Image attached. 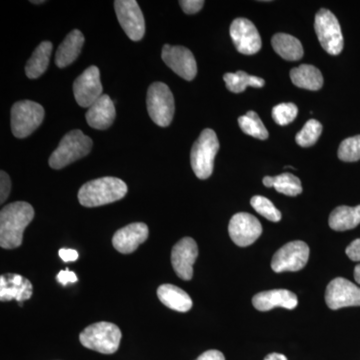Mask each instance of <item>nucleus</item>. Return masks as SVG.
Instances as JSON below:
<instances>
[{"label": "nucleus", "instance_id": "obj_28", "mask_svg": "<svg viewBox=\"0 0 360 360\" xmlns=\"http://www.w3.org/2000/svg\"><path fill=\"white\" fill-rule=\"evenodd\" d=\"M224 79L227 89L233 94H241L248 86L260 89L264 87L265 82L262 78L250 75L245 71H238L236 73H225Z\"/></svg>", "mask_w": 360, "mask_h": 360}, {"label": "nucleus", "instance_id": "obj_9", "mask_svg": "<svg viewBox=\"0 0 360 360\" xmlns=\"http://www.w3.org/2000/svg\"><path fill=\"white\" fill-rule=\"evenodd\" d=\"M309 245L303 241L286 243L272 258L271 269L277 274L302 270L309 262Z\"/></svg>", "mask_w": 360, "mask_h": 360}, {"label": "nucleus", "instance_id": "obj_33", "mask_svg": "<svg viewBox=\"0 0 360 360\" xmlns=\"http://www.w3.org/2000/svg\"><path fill=\"white\" fill-rule=\"evenodd\" d=\"M298 108L295 103H281L272 110V118L277 124L284 127L290 124L297 116Z\"/></svg>", "mask_w": 360, "mask_h": 360}, {"label": "nucleus", "instance_id": "obj_21", "mask_svg": "<svg viewBox=\"0 0 360 360\" xmlns=\"http://www.w3.org/2000/svg\"><path fill=\"white\" fill-rule=\"evenodd\" d=\"M84 37L82 32L75 30L68 33V37L59 45L56 54V65L59 68H65L77 60L84 44Z\"/></svg>", "mask_w": 360, "mask_h": 360}, {"label": "nucleus", "instance_id": "obj_18", "mask_svg": "<svg viewBox=\"0 0 360 360\" xmlns=\"http://www.w3.org/2000/svg\"><path fill=\"white\" fill-rule=\"evenodd\" d=\"M32 295V284L20 274H6L0 277V300L1 302L18 300V303L30 300Z\"/></svg>", "mask_w": 360, "mask_h": 360}, {"label": "nucleus", "instance_id": "obj_12", "mask_svg": "<svg viewBox=\"0 0 360 360\" xmlns=\"http://www.w3.org/2000/svg\"><path fill=\"white\" fill-rule=\"evenodd\" d=\"M229 233L236 245L246 248L255 243L262 236V224L250 213H236L229 221Z\"/></svg>", "mask_w": 360, "mask_h": 360}, {"label": "nucleus", "instance_id": "obj_22", "mask_svg": "<svg viewBox=\"0 0 360 360\" xmlns=\"http://www.w3.org/2000/svg\"><path fill=\"white\" fill-rule=\"evenodd\" d=\"M158 296L168 309L187 312L193 307V300L186 291L172 284H162L158 288Z\"/></svg>", "mask_w": 360, "mask_h": 360}, {"label": "nucleus", "instance_id": "obj_39", "mask_svg": "<svg viewBox=\"0 0 360 360\" xmlns=\"http://www.w3.org/2000/svg\"><path fill=\"white\" fill-rule=\"evenodd\" d=\"M196 360H225V357L224 354L219 350L212 349L201 354Z\"/></svg>", "mask_w": 360, "mask_h": 360}, {"label": "nucleus", "instance_id": "obj_10", "mask_svg": "<svg viewBox=\"0 0 360 360\" xmlns=\"http://www.w3.org/2000/svg\"><path fill=\"white\" fill-rule=\"evenodd\" d=\"M116 16L127 37L134 41L143 39L146 21L141 7L135 0H117L115 2Z\"/></svg>", "mask_w": 360, "mask_h": 360}, {"label": "nucleus", "instance_id": "obj_30", "mask_svg": "<svg viewBox=\"0 0 360 360\" xmlns=\"http://www.w3.org/2000/svg\"><path fill=\"white\" fill-rule=\"evenodd\" d=\"M322 132L321 123L315 120H310L305 123L303 129L296 134L295 141L302 148L314 146L319 141Z\"/></svg>", "mask_w": 360, "mask_h": 360}, {"label": "nucleus", "instance_id": "obj_37", "mask_svg": "<svg viewBox=\"0 0 360 360\" xmlns=\"http://www.w3.org/2000/svg\"><path fill=\"white\" fill-rule=\"evenodd\" d=\"M347 255L352 262H360V238L355 239L347 246Z\"/></svg>", "mask_w": 360, "mask_h": 360}, {"label": "nucleus", "instance_id": "obj_35", "mask_svg": "<svg viewBox=\"0 0 360 360\" xmlns=\"http://www.w3.org/2000/svg\"><path fill=\"white\" fill-rule=\"evenodd\" d=\"M180 6L186 14H195L205 6L202 0H181L179 1Z\"/></svg>", "mask_w": 360, "mask_h": 360}, {"label": "nucleus", "instance_id": "obj_4", "mask_svg": "<svg viewBox=\"0 0 360 360\" xmlns=\"http://www.w3.org/2000/svg\"><path fill=\"white\" fill-rule=\"evenodd\" d=\"M79 340L84 347L103 354L117 352L122 340V331L110 322H97L80 333Z\"/></svg>", "mask_w": 360, "mask_h": 360}, {"label": "nucleus", "instance_id": "obj_26", "mask_svg": "<svg viewBox=\"0 0 360 360\" xmlns=\"http://www.w3.org/2000/svg\"><path fill=\"white\" fill-rule=\"evenodd\" d=\"M52 52V44L49 41L41 42L27 61L25 73L30 79H37L46 71L49 65Z\"/></svg>", "mask_w": 360, "mask_h": 360}, {"label": "nucleus", "instance_id": "obj_8", "mask_svg": "<svg viewBox=\"0 0 360 360\" xmlns=\"http://www.w3.org/2000/svg\"><path fill=\"white\" fill-rule=\"evenodd\" d=\"M315 32L322 49L331 56H338L343 49V37L335 14L322 8L315 15Z\"/></svg>", "mask_w": 360, "mask_h": 360}, {"label": "nucleus", "instance_id": "obj_19", "mask_svg": "<svg viewBox=\"0 0 360 360\" xmlns=\"http://www.w3.org/2000/svg\"><path fill=\"white\" fill-rule=\"evenodd\" d=\"M252 304L259 311H269L274 307L295 309L298 304L297 296L290 290L262 291L252 298Z\"/></svg>", "mask_w": 360, "mask_h": 360}, {"label": "nucleus", "instance_id": "obj_24", "mask_svg": "<svg viewBox=\"0 0 360 360\" xmlns=\"http://www.w3.org/2000/svg\"><path fill=\"white\" fill-rule=\"evenodd\" d=\"M329 226L335 231L354 229L360 224V205L355 207L338 206L329 217Z\"/></svg>", "mask_w": 360, "mask_h": 360}, {"label": "nucleus", "instance_id": "obj_42", "mask_svg": "<svg viewBox=\"0 0 360 360\" xmlns=\"http://www.w3.org/2000/svg\"><path fill=\"white\" fill-rule=\"evenodd\" d=\"M32 2V4H44V0H42V1H30Z\"/></svg>", "mask_w": 360, "mask_h": 360}, {"label": "nucleus", "instance_id": "obj_20", "mask_svg": "<svg viewBox=\"0 0 360 360\" xmlns=\"http://www.w3.org/2000/svg\"><path fill=\"white\" fill-rule=\"evenodd\" d=\"M115 115V103L108 94H103L90 106L85 117L92 129L104 130L112 125Z\"/></svg>", "mask_w": 360, "mask_h": 360}, {"label": "nucleus", "instance_id": "obj_32", "mask_svg": "<svg viewBox=\"0 0 360 360\" xmlns=\"http://www.w3.org/2000/svg\"><path fill=\"white\" fill-rule=\"evenodd\" d=\"M338 158L345 162L360 160V135L349 137L341 142L338 148Z\"/></svg>", "mask_w": 360, "mask_h": 360}, {"label": "nucleus", "instance_id": "obj_36", "mask_svg": "<svg viewBox=\"0 0 360 360\" xmlns=\"http://www.w3.org/2000/svg\"><path fill=\"white\" fill-rule=\"evenodd\" d=\"M56 278H58V283L63 284V286L68 285V283H77L78 281L77 274L68 269L61 270Z\"/></svg>", "mask_w": 360, "mask_h": 360}, {"label": "nucleus", "instance_id": "obj_34", "mask_svg": "<svg viewBox=\"0 0 360 360\" xmlns=\"http://www.w3.org/2000/svg\"><path fill=\"white\" fill-rule=\"evenodd\" d=\"M11 191V177L6 172H1L0 174V201L4 203L8 198Z\"/></svg>", "mask_w": 360, "mask_h": 360}, {"label": "nucleus", "instance_id": "obj_25", "mask_svg": "<svg viewBox=\"0 0 360 360\" xmlns=\"http://www.w3.org/2000/svg\"><path fill=\"white\" fill-rule=\"evenodd\" d=\"M271 44L276 53L285 60L297 61L302 58V42L292 35L277 33L272 37Z\"/></svg>", "mask_w": 360, "mask_h": 360}, {"label": "nucleus", "instance_id": "obj_15", "mask_svg": "<svg viewBox=\"0 0 360 360\" xmlns=\"http://www.w3.org/2000/svg\"><path fill=\"white\" fill-rule=\"evenodd\" d=\"M231 37L240 53L252 56L262 49V42L255 25L246 18H236L231 25Z\"/></svg>", "mask_w": 360, "mask_h": 360}, {"label": "nucleus", "instance_id": "obj_13", "mask_svg": "<svg viewBox=\"0 0 360 360\" xmlns=\"http://www.w3.org/2000/svg\"><path fill=\"white\" fill-rule=\"evenodd\" d=\"M326 302L333 310L360 307V288L343 277H338L326 288Z\"/></svg>", "mask_w": 360, "mask_h": 360}, {"label": "nucleus", "instance_id": "obj_2", "mask_svg": "<svg viewBox=\"0 0 360 360\" xmlns=\"http://www.w3.org/2000/svg\"><path fill=\"white\" fill-rule=\"evenodd\" d=\"M127 193V186L116 177H101L90 180L78 191V200L85 207H97L122 200Z\"/></svg>", "mask_w": 360, "mask_h": 360}, {"label": "nucleus", "instance_id": "obj_5", "mask_svg": "<svg viewBox=\"0 0 360 360\" xmlns=\"http://www.w3.org/2000/svg\"><path fill=\"white\" fill-rule=\"evenodd\" d=\"M219 150L217 135L212 129H206L194 142L191 153V167L200 179H207L213 172V163Z\"/></svg>", "mask_w": 360, "mask_h": 360}, {"label": "nucleus", "instance_id": "obj_38", "mask_svg": "<svg viewBox=\"0 0 360 360\" xmlns=\"http://www.w3.org/2000/svg\"><path fill=\"white\" fill-rule=\"evenodd\" d=\"M59 257L65 262H72L78 258V252L77 250H70V248H63L59 250Z\"/></svg>", "mask_w": 360, "mask_h": 360}, {"label": "nucleus", "instance_id": "obj_31", "mask_svg": "<svg viewBox=\"0 0 360 360\" xmlns=\"http://www.w3.org/2000/svg\"><path fill=\"white\" fill-rule=\"evenodd\" d=\"M251 206L255 212L269 219V221L278 222L281 219V212L274 206V203L264 196L255 195L251 198Z\"/></svg>", "mask_w": 360, "mask_h": 360}, {"label": "nucleus", "instance_id": "obj_17", "mask_svg": "<svg viewBox=\"0 0 360 360\" xmlns=\"http://www.w3.org/2000/svg\"><path fill=\"white\" fill-rule=\"evenodd\" d=\"M148 227L142 222H135L122 227L115 232L112 245L120 253L129 255L139 248L148 238Z\"/></svg>", "mask_w": 360, "mask_h": 360}, {"label": "nucleus", "instance_id": "obj_1", "mask_svg": "<svg viewBox=\"0 0 360 360\" xmlns=\"http://www.w3.org/2000/svg\"><path fill=\"white\" fill-rule=\"evenodd\" d=\"M34 217V210L25 201L4 206L0 212V246L4 250L20 248L23 232Z\"/></svg>", "mask_w": 360, "mask_h": 360}, {"label": "nucleus", "instance_id": "obj_3", "mask_svg": "<svg viewBox=\"0 0 360 360\" xmlns=\"http://www.w3.org/2000/svg\"><path fill=\"white\" fill-rule=\"evenodd\" d=\"M92 141L82 130H72L65 135L58 148L49 158V167L61 169L80 158L89 155L92 148Z\"/></svg>", "mask_w": 360, "mask_h": 360}, {"label": "nucleus", "instance_id": "obj_27", "mask_svg": "<svg viewBox=\"0 0 360 360\" xmlns=\"http://www.w3.org/2000/svg\"><path fill=\"white\" fill-rule=\"evenodd\" d=\"M264 184L266 187H274L277 193L285 194L288 196H296L302 193V182L295 175L285 174L277 176H265Z\"/></svg>", "mask_w": 360, "mask_h": 360}, {"label": "nucleus", "instance_id": "obj_23", "mask_svg": "<svg viewBox=\"0 0 360 360\" xmlns=\"http://www.w3.org/2000/svg\"><path fill=\"white\" fill-rule=\"evenodd\" d=\"M290 78L295 86L316 91L323 85L321 70L314 65H302L290 71Z\"/></svg>", "mask_w": 360, "mask_h": 360}, {"label": "nucleus", "instance_id": "obj_7", "mask_svg": "<svg viewBox=\"0 0 360 360\" xmlns=\"http://www.w3.org/2000/svg\"><path fill=\"white\" fill-rule=\"evenodd\" d=\"M44 120V108L34 101H18L11 108V130L18 139L30 136Z\"/></svg>", "mask_w": 360, "mask_h": 360}, {"label": "nucleus", "instance_id": "obj_41", "mask_svg": "<svg viewBox=\"0 0 360 360\" xmlns=\"http://www.w3.org/2000/svg\"><path fill=\"white\" fill-rule=\"evenodd\" d=\"M354 279L360 285V264L357 265L354 269Z\"/></svg>", "mask_w": 360, "mask_h": 360}, {"label": "nucleus", "instance_id": "obj_14", "mask_svg": "<svg viewBox=\"0 0 360 360\" xmlns=\"http://www.w3.org/2000/svg\"><path fill=\"white\" fill-rule=\"evenodd\" d=\"M161 58L168 68L184 79H194L198 73V65L193 52L184 46H172L165 44L162 49Z\"/></svg>", "mask_w": 360, "mask_h": 360}, {"label": "nucleus", "instance_id": "obj_40", "mask_svg": "<svg viewBox=\"0 0 360 360\" xmlns=\"http://www.w3.org/2000/svg\"><path fill=\"white\" fill-rule=\"evenodd\" d=\"M264 360H288V357L285 355L274 352V354L267 355Z\"/></svg>", "mask_w": 360, "mask_h": 360}, {"label": "nucleus", "instance_id": "obj_11", "mask_svg": "<svg viewBox=\"0 0 360 360\" xmlns=\"http://www.w3.org/2000/svg\"><path fill=\"white\" fill-rule=\"evenodd\" d=\"M101 72L96 66H90L75 79L73 94L78 105L89 108L103 94Z\"/></svg>", "mask_w": 360, "mask_h": 360}, {"label": "nucleus", "instance_id": "obj_29", "mask_svg": "<svg viewBox=\"0 0 360 360\" xmlns=\"http://www.w3.org/2000/svg\"><path fill=\"white\" fill-rule=\"evenodd\" d=\"M239 127L245 134L255 137L257 139H265L269 137V131L264 127V122L260 120L257 112L248 111L245 115L238 118Z\"/></svg>", "mask_w": 360, "mask_h": 360}, {"label": "nucleus", "instance_id": "obj_16", "mask_svg": "<svg viewBox=\"0 0 360 360\" xmlns=\"http://www.w3.org/2000/svg\"><path fill=\"white\" fill-rule=\"evenodd\" d=\"M198 257V248L194 239L184 238L172 248V264L175 274L184 281L193 276V264Z\"/></svg>", "mask_w": 360, "mask_h": 360}, {"label": "nucleus", "instance_id": "obj_6", "mask_svg": "<svg viewBox=\"0 0 360 360\" xmlns=\"http://www.w3.org/2000/svg\"><path fill=\"white\" fill-rule=\"evenodd\" d=\"M148 111L149 116L158 127H167L174 115V98L172 90L162 82H155L148 91Z\"/></svg>", "mask_w": 360, "mask_h": 360}]
</instances>
